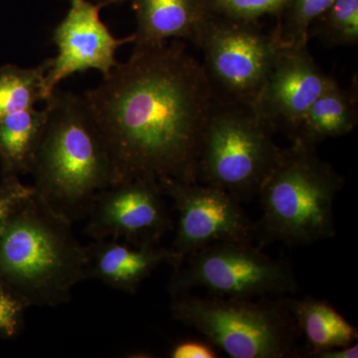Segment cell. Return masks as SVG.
I'll return each instance as SVG.
<instances>
[{"label":"cell","instance_id":"13","mask_svg":"<svg viewBox=\"0 0 358 358\" xmlns=\"http://www.w3.org/2000/svg\"><path fill=\"white\" fill-rule=\"evenodd\" d=\"M88 280L127 294H136L145 279L164 264H181L171 248L157 245L136 246L117 239L94 240L85 246Z\"/></svg>","mask_w":358,"mask_h":358},{"label":"cell","instance_id":"26","mask_svg":"<svg viewBox=\"0 0 358 358\" xmlns=\"http://www.w3.org/2000/svg\"><path fill=\"white\" fill-rule=\"evenodd\" d=\"M100 1H103V0H100Z\"/></svg>","mask_w":358,"mask_h":358},{"label":"cell","instance_id":"22","mask_svg":"<svg viewBox=\"0 0 358 358\" xmlns=\"http://www.w3.org/2000/svg\"><path fill=\"white\" fill-rule=\"evenodd\" d=\"M27 306L0 282V338L13 339L20 334Z\"/></svg>","mask_w":358,"mask_h":358},{"label":"cell","instance_id":"12","mask_svg":"<svg viewBox=\"0 0 358 358\" xmlns=\"http://www.w3.org/2000/svg\"><path fill=\"white\" fill-rule=\"evenodd\" d=\"M336 82L317 64L308 44L282 42L253 110L273 131L280 129L292 140L306 113Z\"/></svg>","mask_w":358,"mask_h":358},{"label":"cell","instance_id":"14","mask_svg":"<svg viewBox=\"0 0 358 358\" xmlns=\"http://www.w3.org/2000/svg\"><path fill=\"white\" fill-rule=\"evenodd\" d=\"M136 18L134 51L159 46L171 40L195 45L210 17L208 0H131Z\"/></svg>","mask_w":358,"mask_h":358},{"label":"cell","instance_id":"10","mask_svg":"<svg viewBox=\"0 0 358 358\" xmlns=\"http://www.w3.org/2000/svg\"><path fill=\"white\" fill-rule=\"evenodd\" d=\"M159 180L136 178L106 188L90 210L85 235L124 240L136 246L157 245L173 228Z\"/></svg>","mask_w":358,"mask_h":358},{"label":"cell","instance_id":"7","mask_svg":"<svg viewBox=\"0 0 358 358\" xmlns=\"http://www.w3.org/2000/svg\"><path fill=\"white\" fill-rule=\"evenodd\" d=\"M212 296L248 298L296 294L300 289L293 268L252 246L251 242H222L186 257L169 279L173 296L192 289Z\"/></svg>","mask_w":358,"mask_h":358},{"label":"cell","instance_id":"4","mask_svg":"<svg viewBox=\"0 0 358 358\" xmlns=\"http://www.w3.org/2000/svg\"><path fill=\"white\" fill-rule=\"evenodd\" d=\"M345 178L315 148L293 141L281 155L259 192L262 218L256 236L265 242L308 245L336 235L334 203Z\"/></svg>","mask_w":358,"mask_h":358},{"label":"cell","instance_id":"24","mask_svg":"<svg viewBox=\"0 0 358 358\" xmlns=\"http://www.w3.org/2000/svg\"><path fill=\"white\" fill-rule=\"evenodd\" d=\"M171 358H216L217 352L207 341H185L176 343L169 352Z\"/></svg>","mask_w":358,"mask_h":358},{"label":"cell","instance_id":"20","mask_svg":"<svg viewBox=\"0 0 358 358\" xmlns=\"http://www.w3.org/2000/svg\"><path fill=\"white\" fill-rule=\"evenodd\" d=\"M317 21V35L329 46L357 44L358 0H334Z\"/></svg>","mask_w":358,"mask_h":358},{"label":"cell","instance_id":"16","mask_svg":"<svg viewBox=\"0 0 358 358\" xmlns=\"http://www.w3.org/2000/svg\"><path fill=\"white\" fill-rule=\"evenodd\" d=\"M285 305L293 315L300 333L308 345V357L320 350L352 345L357 341V327L350 324L327 301L306 298H285Z\"/></svg>","mask_w":358,"mask_h":358},{"label":"cell","instance_id":"5","mask_svg":"<svg viewBox=\"0 0 358 358\" xmlns=\"http://www.w3.org/2000/svg\"><path fill=\"white\" fill-rule=\"evenodd\" d=\"M173 320L193 327L232 358H298L300 329L284 300L173 296Z\"/></svg>","mask_w":358,"mask_h":358},{"label":"cell","instance_id":"23","mask_svg":"<svg viewBox=\"0 0 358 358\" xmlns=\"http://www.w3.org/2000/svg\"><path fill=\"white\" fill-rule=\"evenodd\" d=\"M33 192L32 186L23 185L18 178H2L0 183V234L11 211Z\"/></svg>","mask_w":358,"mask_h":358},{"label":"cell","instance_id":"19","mask_svg":"<svg viewBox=\"0 0 358 358\" xmlns=\"http://www.w3.org/2000/svg\"><path fill=\"white\" fill-rule=\"evenodd\" d=\"M334 2V0H291L280 16L282 21L275 34L282 43L307 45L313 24Z\"/></svg>","mask_w":358,"mask_h":358},{"label":"cell","instance_id":"15","mask_svg":"<svg viewBox=\"0 0 358 358\" xmlns=\"http://www.w3.org/2000/svg\"><path fill=\"white\" fill-rule=\"evenodd\" d=\"M357 117V88H343L336 82L306 113L292 141L315 148L327 138L350 134Z\"/></svg>","mask_w":358,"mask_h":358},{"label":"cell","instance_id":"11","mask_svg":"<svg viewBox=\"0 0 358 358\" xmlns=\"http://www.w3.org/2000/svg\"><path fill=\"white\" fill-rule=\"evenodd\" d=\"M121 1L124 0H69L68 13L53 31L57 55L51 58L45 78L48 99L59 84L72 75L96 70L105 77L119 64L115 58L117 49L133 43L134 34L115 38L101 20V11Z\"/></svg>","mask_w":358,"mask_h":358},{"label":"cell","instance_id":"9","mask_svg":"<svg viewBox=\"0 0 358 358\" xmlns=\"http://www.w3.org/2000/svg\"><path fill=\"white\" fill-rule=\"evenodd\" d=\"M164 195L173 199L178 222L171 249L181 263L195 252L222 242H252L255 223L241 202L217 187L173 178L159 180Z\"/></svg>","mask_w":358,"mask_h":358},{"label":"cell","instance_id":"25","mask_svg":"<svg viewBox=\"0 0 358 358\" xmlns=\"http://www.w3.org/2000/svg\"><path fill=\"white\" fill-rule=\"evenodd\" d=\"M310 357L315 358H357L358 346L357 343H353L352 345L343 346V348L320 350V352L313 353Z\"/></svg>","mask_w":358,"mask_h":358},{"label":"cell","instance_id":"18","mask_svg":"<svg viewBox=\"0 0 358 358\" xmlns=\"http://www.w3.org/2000/svg\"><path fill=\"white\" fill-rule=\"evenodd\" d=\"M51 58L32 68L9 65L0 69V121L48 100L45 78Z\"/></svg>","mask_w":358,"mask_h":358},{"label":"cell","instance_id":"17","mask_svg":"<svg viewBox=\"0 0 358 358\" xmlns=\"http://www.w3.org/2000/svg\"><path fill=\"white\" fill-rule=\"evenodd\" d=\"M46 109L22 110L0 121L2 178L30 173L46 124Z\"/></svg>","mask_w":358,"mask_h":358},{"label":"cell","instance_id":"6","mask_svg":"<svg viewBox=\"0 0 358 358\" xmlns=\"http://www.w3.org/2000/svg\"><path fill=\"white\" fill-rule=\"evenodd\" d=\"M272 133L252 108L216 98L202 138L197 180L241 203L253 199L281 155Z\"/></svg>","mask_w":358,"mask_h":358},{"label":"cell","instance_id":"2","mask_svg":"<svg viewBox=\"0 0 358 358\" xmlns=\"http://www.w3.org/2000/svg\"><path fill=\"white\" fill-rule=\"evenodd\" d=\"M46 124L30 173L35 194L73 223L115 185L107 145L83 95L58 91L45 102Z\"/></svg>","mask_w":358,"mask_h":358},{"label":"cell","instance_id":"8","mask_svg":"<svg viewBox=\"0 0 358 358\" xmlns=\"http://www.w3.org/2000/svg\"><path fill=\"white\" fill-rule=\"evenodd\" d=\"M205 72L216 98L253 109L282 46L275 32L257 22H238L210 15L199 43Z\"/></svg>","mask_w":358,"mask_h":358},{"label":"cell","instance_id":"21","mask_svg":"<svg viewBox=\"0 0 358 358\" xmlns=\"http://www.w3.org/2000/svg\"><path fill=\"white\" fill-rule=\"evenodd\" d=\"M291 0H208L209 13L223 20L257 22L265 15L278 17L284 13Z\"/></svg>","mask_w":358,"mask_h":358},{"label":"cell","instance_id":"3","mask_svg":"<svg viewBox=\"0 0 358 358\" xmlns=\"http://www.w3.org/2000/svg\"><path fill=\"white\" fill-rule=\"evenodd\" d=\"M73 223L35 192L11 211L0 234V282L30 307L69 303L87 281L85 246Z\"/></svg>","mask_w":358,"mask_h":358},{"label":"cell","instance_id":"1","mask_svg":"<svg viewBox=\"0 0 358 358\" xmlns=\"http://www.w3.org/2000/svg\"><path fill=\"white\" fill-rule=\"evenodd\" d=\"M83 96L107 145L115 185L136 178L197 182L216 95L203 65L180 40L133 51Z\"/></svg>","mask_w":358,"mask_h":358}]
</instances>
